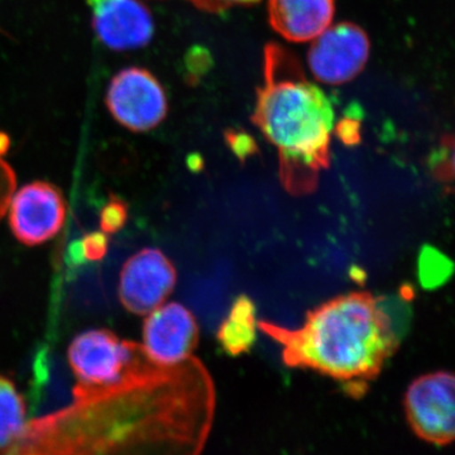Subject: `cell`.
I'll list each match as a JSON object with an SVG mask.
<instances>
[{
	"label": "cell",
	"mask_w": 455,
	"mask_h": 455,
	"mask_svg": "<svg viewBox=\"0 0 455 455\" xmlns=\"http://www.w3.org/2000/svg\"><path fill=\"white\" fill-rule=\"evenodd\" d=\"M108 245H109V241H108L106 233L92 232L84 235L80 242V250H82L84 259L98 262L106 257Z\"/></svg>",
	"instance_id": "ac0fdd59"
},
{
	"label": "cell",
	"mask_w": 455,
	"mask_h": 455,
	"mask_svg": "<svg viewBox=\"0 0 455 455\" xmlns=\"http://www.w3.org/2000/svg\"><path fill=\"white\" fill-rule=\"evenodd\" d=\"M26 403L16 383L0 374V454H11L25 427Z\"/></svg>",
	"instance_id": "5bb4252c"
},
{
	"label": "cell",
	"mask_w": 455,
	"mask_h": 455,
	"mask_svg": "<svg viewBox=\"0 0 455 455\" xmlns=\"http://www.w3.org/2000/svg\"><path fill=\"white\" fill-rule=\"evenodd\" d=\"M16 172L2 157H0V220L11 205L12 197L16 193Z\"/></svg>",
	"instance_id": "e0dca14e"
},
{
	"label": "cell",
	"mask_w": 455,
	"mask_h": 455,
	"mask_svg": "<svg viewBox=\"0 0 455 455\" xmlns=\"http://www.w3.org/2000/svg\"><path fill=\"white\" fill-rule=\"evenodd\" d=\"M178 272L157 248H143L125 260L119 277L123 307L136 315H147L163 305L175 289Z\"/></svg>",
	"instance_id": "8992f818"
},
{
	"label": "cell",
	"mask_w": 455,
	"mask_h": 455,
	"mask_svg": "<svg viewBox=\"0 0 455 455\" xmlns=\"http://www.w3.org/2000/svg\"><path fill=\"white\" fill-rule=\"evenodd\" d=\"M66 220L61 190L46 181L25 185L11 200L9 226L20 243L35 247L59 235Z\"/></svg>",
	"instance_id": "ba28073f"
},
{
	"label": "cell",
	"mask_w": 455,
	"mask_h": 455,
	"mask_svg": "<svg viewBox=\"0 0 455 455\" xmlns=\"http://www.w3.org/2000/svg\"><path fill=\"white\" fill-rule=\"evenodd\" d=\"M253 122L276 147L287 193H314L320 172L331 164L334 110L322 89L307 79L298 57L280 44L266 46Z\"/></svg>",
	"instance_id": "3957f363"
},
{
	"label": "cell",
	"mask_w": 455,
	"mask_h": 455,
	"mask_svg": "<svg viewBox=\"0 0 455 455\" xmlns=\"http://www.w3.org/2000/svg\"><path fill=\"white\" fill-rule=\"evenodd\" d=\"M451 267L447 257L427 247L421 254L420 277L424 286L434 287L442 283L451 275Z\"/></svg>",
	"instance_id": "9a60e30c"
},
{
	"label": "cell",
	"mask_w": 455,
	"mask_h": 455,
	"mask_svg": "<svg viewBox=\"0 0 455 455\" xmlns=\"http://www.w3.org/2000/svg\"><path fill=\"white\" fill-rule=\"evenodd\" d=\"M269 23L291 42L313 41L331 26L334 0H268Z\"/></svg>",
	"instance_id": "7c38bea8"
},
{
	"label": "cell",
	"mask_w": 455,
	"mask_h": 455,
	"mask_svg": "<svg viewBox=\"0 0 455 455\" xmlns=\"http://www.w3.org/2000/svg\"><path fill=\"white\" fill-rule=\"evenodd\" d=\"M107 107L113 118L132 132L154 130L166 118L169 109L161 84L140 68H124L113 77Z\"/></svg>",
	"instance_id": "5b68a950"
},
{
	"label": "cell",
	"mask_w": 455,
	"mask_h": 455,
	"mask_svg": "<svg viewBox=\"0 0 455 455\" xmlns=\"http://www.w3.org/2000/svg\"><path fill=\"white\" fill-rule=\"evenodd\" d=\"M128 220V205L121 197L110 196L100 212V229L106 235H116Z\"/></svg>",
	"instance_id": "2e32d148"
},
{
	"label": "cell",
	"mask_w": 455,
	"mask_h": 455,
	"mask_svg": "<svg viewBox=\"0 0 455 455\" xmlns=\"http://www.w3.org/2000/svg\"><path fill=\"white\" fill-rule=\"evenodd\" d=\"M130 358V340L119 339L107 329L76 335L68 349V364L80 382L107 383L116 379Z\"/></svg>",
	"instance_id": "8fae6325"
},
{
	"label": "cell",
	"mask_w": 455,
	"mask_h": 455,
	"mask_svg": "<svg viewBox=\"0 0 455 455\" xmlns=\"http://www.w3.org/2000/svg\"><path fill=\"white\" fill-rule=\"evenodd\" d=\"M313 41L307 61L319 82L331 85L348 83L367 64L370 40L366 32L353 23L329 26Z\"/></svg>",
	"instance_id": "52a82bcc"
},
{
	"label": "cell",
	"mask_w": 455,
	"mask_h": 455,
	"mask_svg": "<svg viewBox=\"0 0 455 455\" xmlns=\"http://www.w3.org/2000/svg\"><path fill=\"white\" fill-rule=\"evenodd\" d=\"M256 328L254 302L247 295L238 296L218 331L221 348L233 357L247 353L256 341Z\"/></svg>",
	"instance_id": "4fadbf2b"
},
{
	"label": "cell",
	"mask_w": 455,
	"mask_h": 455,
	"mask_svg": "<svg viewBox=\"0 0 455 455\" xmlns=\"http://www.w3.org/2000/svg\"><path fill=\"white\" fill-rule=\"evenodd\" d=\"M9 147H11V140H9L7 134L0 132V157H2L3 155L7 154Z\"/></svg>",
	"instance_id": "ffe728a7"
},
{
	"label": "cell",
	"mask_w": 455,
	"mask_h": 455,
	"mask_svg": "<svg viewBox=\"0 0 455 455\" xmlns=\"http://www.w3.org/2000/svg\"><path fill=\"white\" fill-rule=\"evenodd\" d=\"M407 421L419 438L430 444L454 440V376L449 372L425 374L411 383L405 395Z\"/></svg>",
	"instance_id": "277c9868"
},
{
	"label": "cell",
	"mask_w": 455,
	"mask_h": 455,
	"mask_svg": "<svg viewBox=\"0 0 455 455\" xmlns=\"http://www.w3.org/2000/svg\"><path fill=\"white\" fill-rule=\"evenodd\" d=\"M73 403L26 423L11 454L202 453L211 434L215 388L200 359L161 364L130 340L122 373L77 382Z\"/></svg>",
	"instance_id": "6da1fadb"
},
{
	"label": "cell",
	"mask_w": 455,
	"mask_h": 455,
	"mask_svg": "<svg viewBox=\"0 0 455 455\" xmlns=\"http://www.w3.org/2000/svg\"><path fill=\"white\" fill-rule=\"evenodd\" d=\"M143 349L155 362L175 364L190 357L199 341L196 316L184 305L170 302L149 313L143 324Z\"/></svg>",
	"instance_id": "9c48e42d"
},
{
	"label": "cell",
	"mask_w": 455,
	"mask_h": 455,
	"mask_svg": "<svg viewBox=\"0 0 455 455\" xmlns=\"http://www.w3.org/2000/svg\"><path fill=\"white\" fill-rule=\"evenodd\" d=\"M283 348L284 364L325 374L362 394L400 346L401 334L386 299L350 292L307 313L300 328L257 323Z\"/></svg>",
	"instance_id": "7a4b0ae2"
},
{
	"label": "cell",
	"mask_w": 455,
	"mask_h": 455,
	"mask_svg": "<svg viewBox=\"0 0 455 455\" xmlns=\"http://www.w3.org/2000/svg\"><path fill=\"white\" fill-rule=\"evenodd\" d=\"M92 11V28L109 49H140L154 37V18L137 0H86Z\"/></svg>",
	"instance_id": "30bf717a"
},
{
	"label": "cell",
	"mask_w": 455,
	"mask_h": 455,
	"mask_svg": "<svg viewBox=\"0 0 455 455\" xmlns=\"http://www.w3.org/2000/svg\"><path fill=\"white\" fill-rule=\"evenodd\" d=\"M200 11L209 12V13H220L235 5L252 4L259 0H188Z\"/></svg>",
	"instance_id": "d6986e66"
}]
</instances>
